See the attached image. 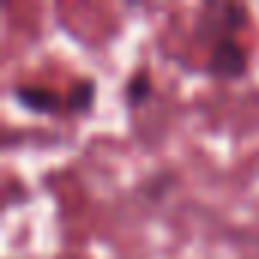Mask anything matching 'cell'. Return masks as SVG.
Instances as JSON below:
<instances>
[{"label":"cell","mask_w":259,"mask_h":259,"mask_svg":"<svg viewBox=\"0 0 259 259\" xmlns=\"http://www.w3.org/2000/svg\"><path fill=\"white\" fill-rule=\"evenodd\" d=\"M150 95H153V73H150V67L141 64V67H135L132 73H128V79L122 85V104L128 110H135V107L147 104Z\"/></svg>","instance_id":"5b68a950"},{"label":"cell","mask_w":259,"mask_h":259,"mask_svg":"<svg viewBox=\"0 0 259 259\" xmlns=\"http://www.w3.org/2000/svg\"><path fill=\"white\" fill-rule=\"evenodd\" d=\"M247 22H250V13L241 4H201L192 25V40L210 49L220 40L238 37V31L247 28Z\"/></svg>","instance_id":"6da1fadb"},{"label":"cell","mask_w":259,"mask_h":259,"mask_svg":"<svg viewBox=\"0 0 259 259\" xmlns=\"http://www.w3.org/2000/svg\"><path fill=\"white\" fill-rule=\"evenodd\" d=\"M247 67H250V52L238 43V37L220 40L217 46L207 49L204 70L213 79H241L247 73Z\"/></svg>","instance_id":"7a4b0ae2"},{"label":"cell","mask_w":259,"mask_h":259,"mask_svg":"<svg viewBox=\"0 0 259 259\" xmlns=\"http://www.w3.org/2000/svg\"><path fill=\"white\" fill-rule=\"evenodd\" d=\"M95 98H98V82L92 76H76L64 92V116H85L95 107Z\"/></svg>","instance_id":"277c9868"},{"label":"cell","mask_w":259,"mask_h":259,"mask_svg":"<svg viewBox=\"0 0 259 259\" xmlns=\"http://www.w3.org/2000/svg\"><path fill=\"white\" fill-rule=\"evenodd\" d=\"M10 98L34 116H64V95L43 82H16Z\"/></svg>","instance_id":"3957f363"}]
</instances>
